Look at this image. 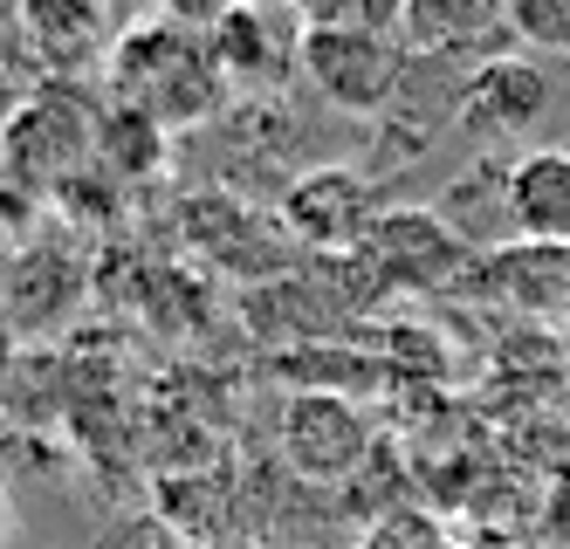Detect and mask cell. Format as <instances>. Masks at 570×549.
I'll list each match as a JSON object with an SVG mask.
<instances>
[{"label":"cell","instance_id":"cell-2","mask_svg":"<svg viewBox=\"0 0 570 549\" xmlns=\"http://www.w3.org/2000/svg\"><path fill=\"white\" fill-rule=\"evenodd\" d=\"M0 158H8L14 179H28V186H69L83 173V158H97V104L76 90L69 76H56L49 90H35L8 117Z\"/></svg>","mask_w":570,"mask_h":549},{"label":"cell","instance_id":"cell-5","mask_svg":"<svg viewBox=\"0 0 570 549\" xmlns=\"http://www.w3.org/2000/svg\"><path fill=\"white\" fill-rule=\"evenodd\" d=\"M364 453H372V419L357 412V399L309 385L282 405V460L303 481H344Z\"/></svg>","mask_w":570,"mask_h":549},{"label":"cell","instance_id":"cell-18","mask_svg":"<svg viewBox=\"0 0 570 549\" xmlns=\"http://www.w3.org/2000/svg\"><path fill=\"white\" fill-rule=\"evenodd\" d=\"M0 542H8V494H0Z\"/></svg>","mask_w":570,"mask_h":549},{"label":"cell","instance_id":"cell-10","mask_svg":"<svg viewBox=\"0 0 570 549\" xmlns=\"http://www.w3.org/2000/svg\"><path fill=\"white\" fill-rule=\"evenodd\" d=\"M509 35V0H399V49L413 62L474 56Z\"/></svg>","mask_w":570,"mask_h":549},{"label":"cell","instance_id":"cell-8","mask_svg":"<svg viewBox=\"0 0 570 549\" xmlns=\"http://www.w3.org/2000/svg\"><path fill=\"white\" fill-rule=\"evenodd\" d=\"M357 255L372 262L379 282H392V288H433L454 268H468V247L454 241V227H446L440 214H385Z\"/></svg>","mask_w":570,"mask_h":549},{"label":"cell","instance_id":"cell-4","mask_svg":"<svg viewBox=\"0 0 570 549\" xmlns=\"http://www.w3.org/2000/svg\"><path fill=\"white\" fill-rule=\"evenodd\" d=\"M379 220H385L379 179L357 165H316L282 193V234L309 255H357Z\"/></svg>","mask_w":570,"mask_h":549},{"label":"cell","instance_id":"cell-19","mask_svg":"<svg viewBox=\"0 0 570 549\" xmlns=\"http://www.w3.org/2000/svg\"><path fill=\"white\" fill-rule=\"evenodd\" d=\"M173 549H179V542H173Z\"/></svg>","mask_w":570,"mask_h":549},{"label":"cell","instance_id":"cell-3","mask_svg":"<svg viewBox=\"0 0 570 549\" xmlns=\"http://www.w3.org/2000/svg\"><path fill=\"white\" fill-rule=\"evenodd\" d=\"M296 76H309V90L331 110L379 117L405 82V49L399 35H372V28H303Z\"/></svg>","mask_w":570,"mask_h":549},{"label":"cell","instance_id":"cell-1","mask_svg":"<svg viewBox=\"0 0 570 549\" xmlns=\"http://www.w3.org/2000/svg\"><path fill=\"white\" fill-rule=\"evenodd\" d=\"M104 90H110V104L158 117L166 131H193V124L220 117L234 82L220 76L207 35H193L166 14H138L104 49Z\"/></svg>","mask_w":570,"mask_h":549},{"label":"cell","instance_id":"cell-17","mask_svg":"<svg viewBox=\"0 0 570 549\" xmlns=\"http://www.w3.org/2000/svg\"><path fill=\"white\" fill-rule=\"evenodd\" d=\"M104 8H110V14H125V8H145V0H104Z\"/></svg>","mask_w":570,"mask_h":549},{"label":"cell","instance_id":"cell-16","mask_svg":"<svg viewBox=\"0 0 570 549\" xmlns=\"http://www.w3.org/2000/svg\"><path fill=\"white\" fill-rule=\"evenodd\" d=\"M240 8V0H151V14H166V21H179V28H193V35H207L214 21H227Z\"/></svg>","mask_w":570,"mask_h":549},{"label":"cell","instance_id":"cell-12","mask_svg":"<svg viewBox=\"0 0 570 549\" xmlns=\"http://www.w3.org/2000/svg\"><path fill=\"white\" fill-rule=\"evenodd\" d=\"M220 220H207V206H186V241H199V255H214L220 268H248V275H275L282 262H289V241H282L275 227H262V214H248V206L220 199Z\"/></svg>","mask_w":570,"mask_h":549},{"label":"cell","instance_id":"cell-9","mask_svg":"<svg viewBox=\"0 0 570 549\" xmlns=\"http://www.w3.org/2000/svg\"><path fill=\"white\" fill-rule=\"evenodd\" d=\"M543 110H550V76L522 56L481 62L461 82V131L474 138H515L529 124H543Z\"/></svg>","mask_w":570,"mask_h":549},{"label":"cell","instance_id":"cell-11","mask_svg":"<svg viewBox=\"0 0 570 549\" xmlns=\"http://www.w3.org/2000/svg\"><path fill=\"white\" fill-rule=\"evenodd\" d=\"M21 28L56 76L83 69L110 49V8L104 0H21Z\"/></svg>","mask_w":570,"mask_h":549},{"label":"cell","instance_id":"cell-14","mask_svg":"<svg viewBox=\"0 0 570 549\" xmlns=\"http://www.w3.org/2000/svg\"><path fill=\"white\" fill-rule=\"evenodd\" d=\"M509 41L529 56H570V0H509Z\"/></svg>","mask_w":570,"mask_h":549},{"label":"cell","instance_id":"cell-6","mask_svg":"<svg viewBox=\"0 0 570 549\" xmlns=\"http://www.w3.org/2000/svg\"><path fill=\"white\" fill-rule=\"evenodd\" d=\"M207 49L234 90H275V82L296 76L303 21L289 14V0H240L227 21L207 28Z\"/></svg>","mask_w":570,"mask_h":549},{"label":"cell","instance_id":"cell-13","mask_svg":"<svg viewBox=\"0 0 570 549\" xmlns=\"http://www.w3.org/2000/svg\"><path fill=\"white\" fill-rule=\"evenodd\" d=\"M166 151H173V131L158 117H145V110H131V104H104L97 110V173H110V179H151L158 165H166Z\"/></svg>","mask_w":570,"mask_h":549},{"label":"cell","instance_id":"cell-15","mask_svg":"<svg viewBox=\"0 0 570 549\" xmlns=\"http://www.w3.org/2000/svg\"><path fill=\"white\" fill-rule=\"evenodd\" d=\"M289 14L303 28H372V35H399V0H289Z\"/></svg>","mask_w":570,"mask_h":549},{"label":"cell","instance_id":"cell-7","mask_svg":"<svg viewBox=\"0 0 570 549\" xmlns=\"http://www.w3.org/2000/svg\"><path fill=\"white\" fill-rule=\"evenodd\" d=\"M502 227L529 247H570V151L543 145L502 165Z\"/></svg>","mask_w":570,"mask_h":549}]
</instances>
